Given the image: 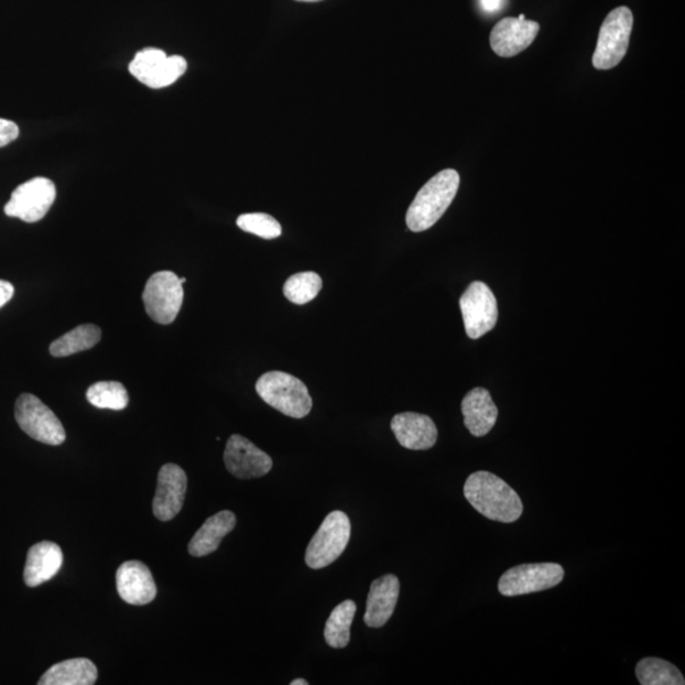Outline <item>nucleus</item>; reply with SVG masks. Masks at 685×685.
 <instances>
[{"mask_svg": "<svg viewBox=\"0 0 685 685\" xmlns=\"http://www.w3.org/2000/svg\"><path fill=\"white\" fill-rule=\"evenodd\" d=\"M564 576V567L558 564H524L505 572L499 580L498 589L505 597L532 595L557 587Z\"/></svg>", "mask_w": 685, "mask_h": 685, "instance_id": "6e6552de", "label": "nucleus"}, {"mask_svg": "<svg viewBox=\"0 0 685 685\" xmlns=\"http://www.w3.org/2000/svg\"><path fill=\"white\" fill-rule=\"evenodd\" d=\"M352 533L348 515L334 511L320 525L308 543L305 562L311 569L319 570L331 565L345 553Z\"/></svg>", "mask_w": 685, "mask_h": 685, "instance_id": "20e7f679", "label": "nucleus"}, {"mask_svg": "<svg viewBox=\"0 0 685 685\" xmlns=\"http://www.w3.org/2000/svg\"><path fill=\"white\" fill-rule=\"evenodd\" d=\"M540 29L537 22L525 20L524 14L518 19L507 17V19L499 21L491 31V48L498 56L513 57L532 45Z\"/></svg>", "mask_w": 685, "mask_h": 685, "instance_id": "4468645a", "label": "nucleus"}, {"mask_svg": "<svg viewBox=\"0 0 685 685\" xmlns=\"http://www.w3.org/2000/svg\"><path fill=\"white\" fill-rule=\"evenodd\" d=\"M180 281H181L182 285H183V283H185L187 280H186V278H182V279H180Z\"/></svg>", "mask_w": 685, "mask_h": 685, "instance_id": "473e14b6", "label": "nucleus"}, {"mask_svg": "<svg viewBox=\"0 0 685 685\" xmlns=\"http://www.w3.org/2000/svg\"><path fill=\"white\" fill-rule=\"evenodd\" d=\"M97 666L89 659L65 660L41 676L40 685H91L97 682Z\"/></svg>", "mask_w": 685, "mask_h": 685, "instance_id": "412c9836", "label": "nucleus"}, {"mask_svg": "<svg viewBox=\"0 0 685 685\" xmlns=\"http://www.w3.org/2000/svg\"><path fill=\"white\" fill-rule=\"evenodd\" d=\"M459 307L467 336L471 339H479L496 328L499 316L498 303L486 283L472 282L459 298Z\"/></svg>", "mask_w": 685, "mask_h": 685, "instance_id": "9d476101", "label": "nucleus"}, {"mask_svg": "<svg viewBox=\"0 0 685 685\" xmlns=\"http://www.w3.org/2000/svg\"><path fill=\"white\" fill-rule=\"evenodd\" d=\"M459 187L455 170L442 171L417 192L406 214L407 228L414 232L428 230L439 221L454 203Z\"/></svg>", "mask_w": 685, "mask_h": 685, "instance_id": "f03ea898", "label": "nucleus"}, {"mask_svg": "<svg viewBox=\"0 0 685 685\" xmlns=\"http://www.w3.org/2000/svg\"><path fill=\"white\" fill-rule=\"evenodd\" d=\"M308 683L305 679H296L292 681L291 685H307Z\"/></svg>", "mask_w": 685, "mask_h": 685, "instance_id": "7c9ffc66", "label": "nucleus"}, {"mask_svg": "<svg viewBox=\"0 0 685 685\" xmlns=\"http://www.w3.org/2000/svg\"><path fill=\"white\" fill-rule=\"evenodd\" d=\"M100 337H102V331L97 325H79V327L54 340L50 346V354L58 358L79 354L97 346Z\"/></svg>", "mask_w": 685, "mask_h": 685, "instance_id": "4be33fe9", "label": "nucleus"}, {"mask_svg": "<svg viewBox=\"0 0 685 685\" xmlns=\"http://www.w3.org/2000/svg\"><path fill=\"white\" fill-rule=\"evenodd\" d=\"M14 295V287L12 283L0 280V308H2Z\"/></svg>", "mask_w": 685, "mask_h": 685, "instance_id": "c756f323", "label": "nucleus"}, {"mask_svg": "<svg viewBox=\"0 0 685 685\" xmlns=\"http://www.w3.org/2000/svg\"><path fill=\"white\" fill-rule=\"evenodd\" d=\"M64 562L61 546L54 542H40L33 545L28 555L24 566L23 578L26 586L36 588L61 572Z\"/></svg>", "mask_w": 685, "mask_h": 685, "instance_id": "a211bd4d", "label": "nucleus"}, {"mask_svg": "<svg viewBox=\"0 0 685 685\" xmlns=\"http://www.w3.org/2000/svg\"><path fill=\"white\" fill-rule=\"evenodd\" d=\"M116 586L120 597L132 606L152 604L157 592L152 572L140 562L123 563L117 569Z\"/></svg>", "mask_w": 685, "mask_h": 685, "instance_id": "2eb2a0df", "label": "nucleus"}, {"mask_svg": "<svg viewBox=\"0 0 685 685\" xmlns=\"http://www.w3.org/2000/svg\"><path fill=\"white\" fill-rule=\"evenodd\" d=\"M399 595L398 576L388 574L376 579L371 584L369 598H367L365 623L371 629L385 626L395 612Z\"/></svg>", "mask_w": 685, "mask_h": 685, "instance_id": "f3484780", "label": "nucleus"}, {"mask_svg": "<svg viewBox=\"0 0 685 685\" xmlns=\"http://www.w3.org/2000/svg\"><path fill=\"white\" fill-rule=\"evenodd\" d=\"M467 501L488 520L513 523L523 514V503L515 490L488 471H478L467 478L464 488Z\"/></svg>", "mask_w": 685, "mask_h": 685, "instance_id": "f257e3e1", "label": "nucleus"}, {"mask_svg": "<svg viewBox=\"0 0 685 685\" xmlns=\"http://www.w3.org/2000/svg\"><path fill=\"white\" fill-rule=\"evenodd\" d=\"M296 2L315 3V2H322V0H296Z\"/></svg>", "mask_w": 685, "mask_h": 685, "instance_id": "2f4dec72", "label": "nucleus"}, {"mask_svg": "<svg viewBox=\"0 0 685 685\" xmlns=\"http://www.w3.org/2000/svg\"><path fill=\"white\" fill-rule=\"evenodd\" d=\"M55 198L56 187L53 181L33 178L13 191L4 213L10 217H19L24 222H37L44 219Z\"/></svg>", "mask_w": 685, "mask_h": 685, "instance_id": "9b49d317", "label": "nucleus"}, {"mask_svg": "<svg viewBox=\"0 0 685 685\" xmlns=\"http://www.w3.org/2000/svg\"><path fill=\"white\" fill-rule=\"evenodd\" d=\"M187 475L178 465L166 464L157 475L153 512L159 521L168 522L177 517L185 503Z\"/></svg>", "mask_w": 685, "mask_h": 685, "instance_id": "ddd939ff", "label": "nucleus"}, {"mask_svg": "<svg viewBox=\"0 0 685 685\" xmlns=\"http://www.w3.org/2000/svg\"><path fill=\"white\" fill-rule=\"evenodd\" d=\"M228 471L241 480L262 478L272 470L270 455L239 434H232L224 453Z\"/></svg>", "mask_w": 685, "mask_h": 685, "instance_id": "f8f14e48", "label": "nucleus"}, {"mask_svg": "<svg viewBox=\"0 0 685 685\" xmlns=\"http://www.w3.org/2000/svg\"><path fill=\"white\" fill-rule=\"evenodd\" d=\"M461 409L466 428L474 437L487 436L494 428L499 412L488 390L476 388L467 392Z\"/></svg>", "mask_w": 685, "mask_h": 685, "instance_id": "6ab92c4d", "label": "nucleus"}, {"mask_svg": "<svg viewBox=\"0 0 685 685\" xmlns=\"http://www.w3.org/2000/svg\"><path fill=\"white\" fill-rule=\"evenodd\" d=\"M87 400L98 409L123 411L129 405V392L121 382L100 381L88 389Z\"/></svg>", "mask_w": 685, "mask_h": 685, "instance_id": "393cba45", "label": "nucleus"}, {"mask_svg": "<svg viewBox=\"0 0 685 685\" xmlns=\"http://www.w3.org/2000/svg\"><path fill=\"white\" fill-rule=\"evenodd\" d=\"M15 421L31 438L48 446L63 445L66 433L56 414L32 394H22L15 401Z\"/></svg>", "mask_w": 685, "mask_h": 685, "instance_id": "423d86ee", "label": "nucleus"}, {"mask_svg": "<svg viewBox=\"0 0 685 685\" xmlns=\"http://www.w3.org/2000/svg\"><path fill=\"white\" fill-rule=\"evenodd\" d=\"M237 517L230 511H222L203 524L188 545V553L195 557H204L215 553L225 537L236 529Z\"/></svg>", "mask_w": 685, "mask_h": 685, "instance_id": "aec40b11", "label": "nucleus"}, {"mask_svg": "<svg viewBox=\"0 0 685 685\" xmlns=\"http://www.w3.org/2000/svg\"><path fill=\"white\" fill-rule=\"evenodd\" d=\"M255 390L267 404L295 420L312 412L313 399L305 383L290 373L267 372L257 381Z\"/></svg>", "mask_w": 685, "mask_h": 685, "instance_id": "7ed1b4c3", "label": "nucleus"}, {"mask_svg": "<svg viewBox=\"0 0 685 685\" xmlns=\"http://www.w3.org/2000/svg\"><path fill=\"white\" fill-rule=\"evenodd\" d=\"M130 73L149 88H165L177 81L187 70L185 57L166 56L162 50L144 48L130 63Z\"/></svg>", "mask_w": 685, "mask_h": 685, "instance_id": "1a4fd4ad", "label": "nucleus"}, {"mask_svg": "<svg viewBox=\"0 0 685 685\" xmlns=\"http://www.w3.org/2000/svg\"><path fill=\"white\" fill-rule=\"evenodd\" d=\"M357 606L354 600H345L333 609L325 623L324 638L333 649H345L350 641V626L355 620Z\"/></svg>", "mask_w": 685, "mask_h": 685, "instance_id": "5701e85b", "label": "nucleus"}, {"mask_svg": "<svg viewBox=\"0 0 685 685\" xmlns=\"http://www.w3.org/2000/svg\"><path fill=\"white\" fill-rule=\"evenodd\" d=\"M183 285L177 274L171 271L156 272L146 282L143 301L152 319L170 325L178 316L183 304Z\"/></svg>", "mask_w": 685, "mask_h": 685, "instance_id": "0eeeda50", "label": "nucleus"}, {"mask_svg": "<svg viewBox=\"0 0 685 685\" xmlns=\"http://www.w3.org/2000/svg\"><path fill=\"white\" fill-rule=\"evenodd\" d=\"M238 227L254 236L271 240L281 237V224L267 214H246L238 217Z\"/></svg>", "mask_w": 685, "mask_h": 685, "instance_id": "bb28decb", "label": "nucleus"}, {"mask_svg": "<svg viewBox=\"0 0 685 685\" xmlns=\"http://www.w3.org/2000/svg\"><path fill=\"white\" fill-rule=\"evenodd\" d=\"M323 289V281L315 272H300L286 281L283 294L296 305L311 303Z\"/></svg>", "mask_w": 685, "mask_h": 685, "instance_id": "a878e982", "label": "nucleus"}, {"mask_svg": "<svg viewBox=\"0 0 685 685\" xmlns=\"http://www.w3.org/2000/svg\"><path fill=\"white\" fill-rule=\"evenodd\" d=\"M20 135V129L10 120L0 119V148L13 143Z\"/></svg>", "mask_w": 685, "mask_h": 685, "instance_id": "cd10ccee", "label": "nucleus"}, {"mask_svg": "<svg viewBox=\"0 0 685 685\" xmlns=\"http://www.w3.org/2000/svg\"><path fill=\"white\" fill-rule=\"evenodd\" d=\"M637 676L642 685H684L678 667L659 657H645L637 665Z\"/></svg>", "mask_w": 685, "mask_h": 685, "instance_id": "b1692460", "label": "nucleus"}, {"mask_svg": "<svg viewBox=\"0 0 685 685\" xmlns=\"http://www.w3.org/2000/svg\"><path fill=\"white\" fill-rule=\"evenodd\" d=\"M391 430L401 446L413 450H425L436 445L438 430L428 415L401 413L392 417Z\"/></svg>", "mask_w": 685, "mask_h": 685, "instance_id": "dca6fc26", "label": "nucleus"}, {"mask_svg": "<svg viewBox=\"0 0 685 685\" xmlns=\"http://www.w3.org/2000/svg\"><path fill=\"white\" fill-rule=\"evenodd\" d=\"M507 0H479L481 10L489 14H494L503 10Z\"/></svg>", "mask_w": 685, "mask_h": 685, "instance_id": "c85d7f7f", "label": "nucleus"}, {"mask_svg": "<svg viewBox=\"0 0 685 685\" xmlns=\"http://www.w3.org/2000/svg\"><path fill=\"white\" fill-rule=\"evenodd\" d=\"M633 14L628 7H618L601 24L592 65L598 70L613 69L623 61L630 46Z\"/></svg>", "mask_w": 685, "mask_h": 685, "instance_id": "39448f33", "label": "nucleus"}]
</instances>
